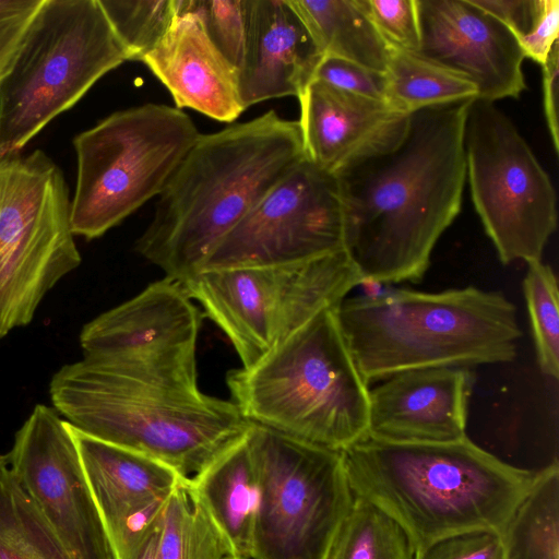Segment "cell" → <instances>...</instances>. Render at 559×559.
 <instances>
[{"label": "cell", "instance_id": "obj_32", "mask_svg": "<svg viewBox=\"0 0 559 559\" xmlns=\"http://www.w3.org/2000/svg\"><path fill=\"white\" fill-rule=\"evenodd\" d=\"M372 23L394 50L416 52L420 33L416 0H366Z\"/></svg>", "mask_w": 559, "mask_h": 559}, {"label": "cell", "instance_id": "obj_30", "mask_svg": "<svg viewBox=\"0 0 559 559\" xmlns=\"http://www.w3.org/2000/svg\"><path fill=\"white\" fill-rule=\"evenodd\" d=\"M128 60L142 59L169 29L175 16V0H98Z\"/></svg>", "mask_w": 559, "mask_h": 559}, {"label": "cell", "instance_id": "obj_11", "mask_svg": "<svg viewBox=\"0 0 559 559\" xmlns=\"http://www.w3.org/2000/svg\"><path fill=\"white\" fill-rule=\"evenodd\" d=\"M258 504L251 559H324L354 493L342 452L252 424Z\"/></svg>", "mask_w": 559, "mask_h": 559}, {"label": "cell", "instance_id": "obj_37", "mask_svg": "<svg viewBox=\"0 0 559 559\" xmlns=\"http://www.w3.org/2000/svg\"><path fill=\"white\" fill-rule=\"evenodd\" d=\"M497 17L518 38L527 33L536 11L537 0H471Z\"/></svg>", "mask_w": 559, "mask_h": 559}, {"label": "cell", "instance_id": "obj_10", "mask_svg": "<svg viewBox=\"0 0 559 559\" xmlns=\"http://www.w3.org/2000/svg\"><path fill=\"white\" fill-rule=\"evenodd\" d=\"M70 205L64 176L45 152L0 156V338L27 325L80 265Z\"/></svg>", "mask_w": 559, "mask_h": 559}, {"label": "cell", "instance_id": "obj_27", "mask_svg": "<svg viewBox=\"0 0 559 559\" xmlns=\"http://www.w3.org/2000/svg\"><path fill=\"white\" fill-rule=\"evenodd\" d=\"M401 525L369 500L355 496L324 559H414Z\"/></svg>", "mask_w": 559, "mask_h": 559}, {"label": "cell", "instance_id": "obj_33", "mask_svg": "<svg viewBox=\"0 0 559 559\" xmlns=\"http://www.w3.org/2000/svg\"><path fill=\"white\" fill-rule=\"evenodd\" d=\"M312 80L348 93L386 102V74L345 59L323 57Z\"/></svg>", "mask_w": 559, "mask_h": 559}, {"label": "cell", "instance_id": "obj_14", "mask_svg": "<svg viewBox=\"0 0 559 559\" xmlns=\"http://www.w3.org/2000/svg\"><path fill=\"white\" fill-rule=\"evenodd\" d=\"M203 318L182 284L164 277L86 323L83 357L140 380L198 389Z\"/></svg>", "mask_w": 559, "mask_h": 559}, {"label": "cell", "instance_id": "obj_41", "mask_svg": "<svg viewBox=\"0 0 559 559\" xmlns=\"http://www.w3.org/2000/svg\"><path fill=\"white\" fill-rule=\"evenodd\" d=\"M224 559H251V558H242V557H237V556L228 555Z\"/></svg>", "mask_w": 559, "mask_h": 559}, {"label": "cell", "instance_id": "obj_3", "mask_svg": "<svg viewBox=\"0 0 559 559\" xmlns=\"http://www.w3.org/2000/svg\"><path fill=\"white\" fill-rule=\"evenodd\" d=\"M342 454L353 493L401 525L415 557L448 536L501 533L538 476V471L511 465L467 436L439 443L367 436Z\"/></svg>", "mask_w": 559, "mask_h": 559}, {"label": "cell", "instance_id": "obj_18", "mask_svg": "<svg viewBox=\"0 0 559 559\" xmlns=\"http://www.w3.org/2000/svg\"><path fill=\"white\" fill-rule=\"evenodd\" d=\"M473 382L465 367L414 369L381 380L369 389L368 436L417 443L465 438Z\"/></svg>", "mask_w": 559, "mask_h": 559}, {"label": "cell", "instance_id": "obj_24", "mask_svg": "<svg viewBox=\"0 0 559 559\" xmlns=\"http://www.w3.org/2000/svg\"><path fill=\"white\" fill-rule=\"evenodd\" d=\"M503 559H559V465L554 460L500 533Z\"/></svg>", "mask_w": 559, "mask_h": 559}, {"label": "cell", "instance_id": "obj_5", "mask_svg": "<svg viewBox=\"0 0 559 559\" xmlns=\"http://www.w3.org/2000/svg\"><path fill=\"white\" fill-rule=\"evenodd\" d=\"M336 316L368 384L414 369L510 362L521 337L516 307L475 286L346 297Z\"/></svg>", "mask_w": 559, "mask_h": 559}, {"label": "cell", "instance_id": "obj_26", "mask_svg": "<svg viewBox=\"0 0 559 559\" xmlns=\"http://www.w3.org/2000/svg\"><path fill=\"white\" fill-rule=\"evenodd\" d=\"M159 559H224L229 547L183 477L158 521Z\"/></svg>", "mask_w": 559, "mask_h": 559}, {"label": "cell", "instance_id": "obj_4", "mask_svg": "<svg viewBox=\"0 0 559 559\" xmlns=\"http://www.w3.org/2000/svg\"><path fill=\"white\" fill-rule=\"evenodd\" d=\"M55 409L80 431L155 459L190 478L252 424L230 400L140 380L83 357L51 378Z\"/></svg>", "mask_w": 559, "mask_h": 559}, {"label": "cell", "instance_id": "obj_39", "mask_svg": "<svg viewBox=\"0 0 559 559\" xmlns=\"http://www.w3.org/2000/svg\"><path fill=\"white\" fill-rule=\"evenodd\" d=\"M158 521L132 559H159L157 552Z\"/></svg>", "mask_w": 559, "mask_h": 559}, {"label": "cell", "instance_id": "obj_23", "mask_svg": "<svg viewBox=\"0 0 559 559\" xmlns=\"http://www.w3.org/2000/svg\"><path fill=\"white\" fill-rule=\"evenodd\" d=\"M324 57L385 73L391 48L372 23L366 0H290Z\"/></svg>", "mask_w": 559, "mask_h": 559}, {"label": "cell", "instance_id": "obj_31", "mask_svg": "<svg viewBox=\"0 0 559 559\" xmlns=\"http://www.w3.org/2000/svg\"><path fill=\"white\" fill-rule=\"evenodd\" d=\"M247 3L248 0H175L176 12L193 13L236 72L245 57Z\"/></svg>", "mask_w": 559, "mask_h": 559}, {"label": "cell", "instance_id": "obj_38", "mask_svg": "<svg viewBox=\"0 0 559 559\" xmlns=\"http://www.w3.org/2000/svg\"><path fill=\"white\" fill-rule=\"evenodd\" d=\"M559 44L551 48L543 68V100L545 118L555 151L559 150L558 130V72H559Z\"/></svg>", "mask_w": 559, "mask_h": 559}, {"label": "cell", "instance_id": "obj_8", "mask_svg": "<svg viewBox=\"0 0 559 559\" xmlns=\"http://www.w3.org/2000/svg\"><path fill=\"white\" fill-rule=\"evenodd\" d=\"M199 135L188 115L159 104L112 112L79 133L73 235L98 238L159 195Z\"/></svg>", "mask_w": 559, "mask_h": 559}, {"label": "cell", "instance_id": "obj_21", "mask_svg": "<svg viewBox=\"0 0 559 559\" xmlns=\"http://www.w3.org/2000/svg\"><path fill=\"white\" fill-rule=\"evenodd\" d=\"M142 62L171 94L176 108H191L222 122L245 110L237 72L190 12L176 16L159 44Z\"/></svg>", "mask_w": 559, "mask_h": 559}, {"label": "cell", "instance_id": "obj_19", "mask_svg": "<svg viewBox=\"0 0 559 559\" xmlns=\"http://www.w3.org/2000/svg\"><path fill=\"white\" fill-rule=\"evenodd\" d=\"M306 158L335 174L342 167L393 147L408 116L385 100L348 93L311 80L297 97Z\"/></svg>", "mask_w": 559, "mask_h": 559}, {"label": "cell", "instance_id": "obj_22", "mask_svg": "<svg viewBox=\"0 0 559 559\" xmlns=\"http://www.w3.org/2000/svg\"><path fill=\"white\" fill-rule=\"evenodd\" d=\"M248 435V433H247ZM247 435L189 478L230 555L251 558L258 484Z\"/></svg>", "mask_w": 559, "mask_h": 559}, {"label": "cell", "instance_id": "obj_12", "mask_svg": "<svg viewBox=\"0 0 559 559\" xmlns=\"http://www.w3.org/2000/svg\"><path fill=\"white\" fill-rule=\"evenodd\" d=\"M466 177L500 262L542 260L557 227L554 186L509 117L471 100L464 129Z\"/></svg>", "mask_w": 559, "mask_h": 559}, {"label": "cell", "instance_id": "obj_6", "mask_svg": "<svg viewBox=\"0 0 559 559\" xmlns=\"http://www.w3.org/2000/svg\"><path fill=\"white\" fill-rule=\"evenodd\" d=\"M336 307L318 313L255 365L229 370L226 384L251 424L343 452L368 436L370 388Z\"/></svg>", "mask_w": 559, "mask_h": 559}, {"label": "cell", "instance_id": "obj_2", "mask_svg": "<svg viewBox=\"0 0 559 559\" xmlns=\"http://www.w3.org/2000/svg\"><path fill=\"white\" fill-rule=\"evenodd\" d=\"M306 158L298 121L275 110L201 134L158 195L135 250L183 283L221 240Z\"/></svg>", "mask_w": 559, "mask_h": 559}, {"label": "cell", "instance_id": "obj_25", "mask_svg": "<svg viewBox=\"0 0 559 559\" xmlns=\"http://www.w3.org/2000/svg\"><path fill=\"white\" fill-rule=\"evenodd\" d=\"M385 74L386 102L406 115L478 95L476 86L465 76L414 52L392 49Z\"/></svg>", "mask_w": 559, "mask_h": 559}, {"label": "cell", "instance_id": "obj_34", "mask_svg": "<svg viewBox=\"0 0 559 559\" xmlns=\"http://www.w3.org/2000/svg\"><path fill=\"white\" fill-rule=\"evenodd\" d=\"M44 0H0V84L11 71Z\"/></svg>", "mask_w": 559, "mask_h": 559}, {"label": "cell", "instance_id": "obj_36", "mask_svg": "<svg viewBox=\"0 0 559 559\" xmlns=\"http://www.w3.org/2000/svg\"><path fill=\"white\" fill-rule=\"evenodd\" d=\"M559 1L537 0L533 22L526 34L518 37L525 58L543 66L558 41Z\"/></svg>", "mask_w": 559, "mask_h": 559}, {"label": "cell", "instance_id": "obj_35", "mask_svg": "<svg viewBox=\"0 0 559 559\" xmlns=\"http://www.w3.org/2000/svg\"><path fill=\"white\" fill-rule=\"evenodd\" d=\"M414 559H503L501 535L473 531L444 537Z\"/></svg>", "mask_w": 559, "mask_h": 559}, {"label": "cell", "instance_id": "obj_13", "mask_svg": "<svg viewBox=\"0 0 559 559\" xmlns=\"http://www.w3.org/2000/svg\"><path fill=\"white\" fill-rule=\"evenodd\" d=\"M342 250L336 179L304 158L221 240L201 272L299 263Z\"/></svg>", "mask_w": 559, "mask_h": 559}, {"label": "cell", "instance_id": "obj_9", "mask_svg": "<svg viewBox=\"0 0 559 559\" xmlns=\"http://www.w3.org/2000/svg\"><path fill=\"white\" fill-rule=\"evenodd\" d=\"M362 283L342 250L299 263L203 271L180 284L248 368Z\"/></svg>", "mask_w": 559, "mask_h": 559}, {"label": "cell", "instance_id": "obj_17", "mask_svg": "<svg viewBox=\"0 0 559 559\" xmlns=\"http://www.w3.org/2000/svg\"><path fill=\"white\" fill-rule=\"evenodd\" d=\"M68 425L117 558L132 559L183 477L155 459Z\"/></svg>", "mask_w": 559, "mask_h": 559}, {"label": "cell", "instance_id": "obj_29", "mask_svg": "<svg viewBox=\"0 0 559 559\" xmlns=\"http://www.w3.org/2000/svg\"><path fill=\"white\" fill-rule=\"evenodd\" d=\"M523 290L539 369L558 379L559 292L552 267L542 260L527 262Z\"/></svg>", "mask_w": 559, "mask_h": 559}, {"label": "cell", "instance_id": "obj_1", "mask_svg": "<svg viewBox=\"0 0 559 559\" xmlns=\"http://www.w3.org/2000/svg\"><path fill=\"white\" fill-rule=\"evenodd\" d=\"M472 99L409 114L393 147L334 175L344 251L364 282H418L440 236L461 211L464 129Z\"/></svg>", "mask_w": 559, "mask_h": 559}, {"label": "cell", "instance_id": "obj_28", "mask_svg": "<svg viewBox=\"0 0 559 559\" xmlns=\"http://www.w3.org/2000/svg\"><path fill=\"white\" fill-rule=\"evenodd\" d=\"M0 559H72L8 464L0 468Z\"/></svg>", "mask_w": 559, "mask_h": 559}, {"label": "cell", "instance_id": "obj_16", "mask_svg": "<svg viewBox=\"0 0 559 559\" xmlns=\"http://www.w3.org/2000/svg\"><path fill=\"white\" fill-rule=\"evenodd\" d=\"M420 40L414 53L468 79L477 98L519 97L524 52L510 28L471 0H416Z\"/></svg>", "mask_w": 559, "mask_h": 559}, {"label": "cell", "instance_id": "obj_15", "mask_svg": "<svg viewBox=\"0 0 559 559\" xmlns=\"http://www.w3.org/2000/svg\"><path fill=\"white\" fill-rule=\"evenodd\" d=\"M7 464L72 559H118L67 420L37 404L16 431Z\"/></svg>", "mask_w": 559, "mask_h": 559}, {"label": "cell", "instance_id": "obj_40", "mask_svg": "<svg viewBox=\"0 0 559 559\" xmlns=\"http://www.w3.org/2000/svg\"><path fill=\"white\" fill-rule=\"evenodd\" d=\"M7 464V456L0 453V468Z\"/></svg>", "mask_w": 559, "mask_h": 559}, {"label": "cell", "instance_id": "obj_20", "mask_svg": "<svg viewBox=\"0 0 559 559\" xmlns=\"http://www.w3.org/2000/svg\"><path fill=\"white\" fill-rule=\"evenodd\" d=\"M323 57L290 0H248L245 57L237 72L242 107L298 97Z\"/></svg>", "mask_w": 559, "mask_h": 559}, {"label": "cell", "instance_id": "obj_7", "mask_svg": "<svg viewBox=\"0 0 559 559\" xmlns=\"http://www.w3.org/2000/svg\"><path fill=\"white\" fill-rule=\"evenodd\" d=\"M124 61L98 0H44L0 84V156L20 154Z\"/></svg>", "mask_w": 559, "mask_h": 559}]
</instances>
